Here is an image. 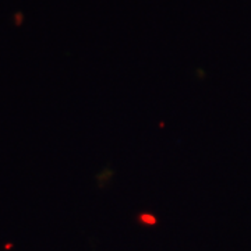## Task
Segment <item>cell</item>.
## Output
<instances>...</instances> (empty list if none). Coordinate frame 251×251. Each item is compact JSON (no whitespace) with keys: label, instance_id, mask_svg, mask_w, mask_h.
<instances>
[{"label":"cell","instance_id":"obj_1","mask_svg":"<svg viewBox=\"0 0 251 251\" xmlns=\"http://www.w3.org/2000/svg\"><path fill=\"white\" fill-rule=\"evenodd\" d=\"M143 221H145V222H148V224H155V219H153V218H151V216H150V215L143 216Z\"/></svg>","mask_w":251,"mask_h":251}]
</instances>
